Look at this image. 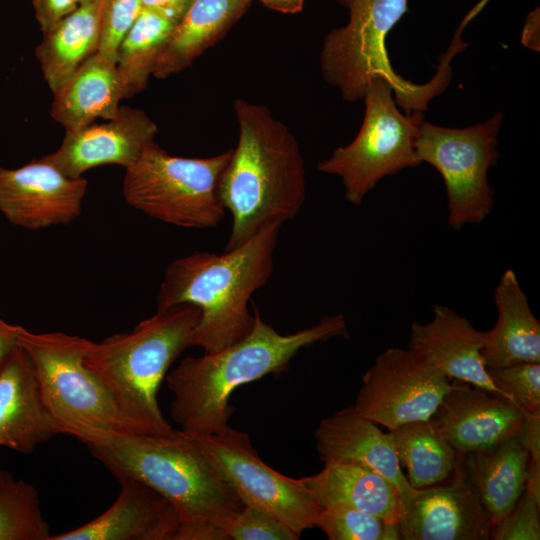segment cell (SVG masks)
I'll list each match as a JSON object with an SVG mask.
<instances>
[{
	"instance_id": "31",
	"label": "cell",
	"mask_w": 540,
	"mask_h": 540,
	"mask_svg": "<svg viewBox=\"0 0 540 540\" xmlns=\"http://www.w3.org/2000/svg\"><path fill=\"white\" fill-rule=\"evenodd\" d=\"M501 394L524 412L540 410V363L486 368Z\"/></svg>"
},
{
	"instance_id": "27",
	"label": "cell",
	"mask_w": 540,
	"mask_h": 540,
	"mask_svg": "<svg viewBox=\"0 0 540 540\" xmlns=\"http://www.w3.org/2000/svg\"><path fill=\"white\" fill-rule=\"evenodd\" d=\"M388 434L413 489L443 482L461 457L429 420L404 423L388 430Z\"/></svg>"
},
{
	"instance_id": "10",
	"label": "cell",
	"mask_w": 540,
	"mask_h": 540,
	"mask_svg": "<svg viewBox=\"0 0 540 540\" xmlns=\"http://www.w3.org/2000/svg\"><path fill=\"white\" fill-rule=\"evenodd\" d=\"M502 111L484 123L466 128L442 127L424 121L416 140L420 163H428L442 176L447 196L448 224L460 230L479 224L494 205L488 170L499 158L497 136Z\"/></svg>"
},
{
	"instance_id": "34",
	"label": "cell",
	"mask_w": 540,
	"mask_h": 540,
	"mask_svg": "<svg viewBox=\"0 0 540 540\" xmlns=\"http://www.w3.org/2000/svg\"><path fill=\"white\" fill-rule=\"evenodd\" d=\"M540 500L524 489L513 509L492 527L490 539L539 540Z\"/></svg>"
},
{
	"instance_id": "36",
	"label": "cell",
	"mask_w": 540,
	"mask_h": 540,
	"mask_svg": "<svg viewBox=\"0 0 540 540\" xmlns=\"http://www.w3.org/2000/svg\"><path fill=\"white\" fill-rule=\"evenodd\" d=\"M515 438L528 452L531 460L540 462V410L524 412L521 427Z\"/></svg>"
},
{
	"instance_id": "21",
	"label": "cell",
	"mask_w": 540,
	"mask_h": 540,
	"mask_svg": "<svg viewBox=\"0 0 540 540\" xmlns=\"http://www.w3.org/2000/svg\"><path fill=\"white\" fill-rule=\"evenodd\" d=\"M301 481L320 509H354L397 522L400 498L396 488L372 468L351 461L324 463Z\"/></svg>"
},
{
	"instance_id": "18",
	"label": "cell",
	"mask_w": 540,
	"mask_h": 540,
	"mask_svg": "<svg viewBox=\"0 0 540 540\" xmlns=\"http://www.w3.org/2000/svg\"><path fill=\"white\" fill-rule=\"evenodd\" d=\"M118 481L121 491L109 509L50 540H175L180 521L173 506L140 481Z\"/></svg>"
},
{
	"instance_id": "8",
	"label": "cell",
	"mask_w": 540,
	"mask_h": 540,
	"mask_svg": "<svg viewBox=\"0 0 540 540\" xmlns=\"http://www.w3.org/2000/svg\"><path fill=\"white\" fill-rule=\"evenodd\" d=\"M232 148L206 158L169 155L155 141L125 169L122 192L133 208L184 228L218 226L225 217L218 186Z\"/></svg>"
},
{
	"instance_id": "32",
	"label": "cell",
	"mask_w": 540,
	"mask_h": 540,
	"mask_svg": "<svg viewBox=\"0 0 540 540\" xmlns=\"http://www.w3.org/2000/svg\"><path fill=\"white\" fill-rule=\"evenodd\" d=\"M141 11L140 0H105L96 53L116 64L118 48Z\"/></svg>"
},
{
	"instance_id": "16",
	"label": "cell",
	"mask_w": 540,
	"mask_h": 540,
	"mask_svg": "<svg viewBox=\"0 0 540 540\" xmlns=\"http://www.w3.org/2000/svg\"><path fill=\"white\" fill-rule=\"evenodd\" d=\"M157 131V125L143 110L124 106L115 118L104 123L66 131L60 147L41 158L71 178L107 164L127 169L154 142Z\"/></svg>"
},
{
	"instance_id": "6",
	"label": "cell",
	"mask_w": 540,
	"mask_h": 540,
	"mask_svg": "<svg viewBox=\"0 0 540 540\" xmlns=\"http://www.w3.org/2000/svg\"><path fill=\"white\" fill-rule=\"evenodd\" d=\"M349 10L348 23L324 38L320 65L324 79L348 102L362 100L369 84L378 78L392 87L394 99L405 114L425 112L451 78L449 67L457 50L450 47L438 73L425 84H415L392 67L386 37L408 11V0H338Z\"/></svg>"
},
{
	"instance_id": "25",
	"label": "cell",
	"mask_w": 540,
	"mask_h": 540,
	"mask_svg": "<svg viewBox=\"0 0 540 540\" xmlns=\"http://www.w3.org/2000/svg\"><path fill=\"white\" fill-rule=\"evenodd\" d=\"M252 0H192L164 44L152 76L167 78L188 67L246 12Z\"/></svg>"
},
{
	"instance_id": "3",
	"label": "cell",
	"mask_w": 540,
	"mask_h": 540,
	"mask_svg": "<svg viewBox=\"0 0 540 540\" xmlns=\"http://www.w3.org/2000/svg\"><path fill=\"white\" fill-rule=\"evenodd\" d=\"M117 479L140 481L176 510L175 540H228L227 529L243 508L211 466L194 436L123 434L87 446Z\"/></svg>"
},
{
	"instance_id": "15",
	"label": "cell",
	"mask_w": 540,
	"mask_h": 540,
	"mask_svg": "<svg viewBox=\"0 0 540 540\" xmlns=\"http://www.w3.org/2000/svg\"><path fill=\"white\" fill-rule=\"evenodd\" d=\"M523 418L524 411L506 398L456 380L429 421L463 456L515 437Z\"/></svg>"
},
{
	"instance_id": "17",
	"label": "cell",
	"mask_w": 540,
	"mask_h": 540,
	"mask_svg": "<svg viewBox=\"0 0 540 540\" xmlns=\"http://www.w3.org/2000/svg\"><path fill=\"white\" fill-rule=\"evenodd\" d=\"M485 340L486 331L477 330L467 318L451 308L436 305L430 322L411 325L408 348L428 360L448 379L504 397L484 364Z\"/></svg>"
},
{
	"instance_id": "24",
	"label": "cell",
	"mask_w": 540,
	"mask_h": 540,
	"mask_svg": "<svg viewBox=\"0 0 540 540\" xmlns=\"http://www.w3.org/2000/svg\"><path fill=\"white\" fill-rule=\"evenodd\" d=\"M528 452L515 437L462 456L464 473L492 525L516 505L526 482Z\"/></svg>"
},
{
	"instance_id": "29",
	"label": "cell",
	"mask_w": 540,
	"mask_h": 540,
	"mask_svg": "<svg viewBox=\"0 0 540 540\" xmlns=\"http://www.w3.org/2000/svg\"><path fill=\"white\" fill-rule=\"evenodd\" d=\"M51 536L36 488L0 470V540H50Z\"/></svg>"
},
{
	"instance_id": "40",
	"label": "cell",
	"mask_w": 540,
	"mask_h": 540,
	"mask_svg": "<svg viewBox=\"0 0 540 540\" xmlns=\"http://www.w3.org/2000/svg\"><path fill=\"white\" fill-rule=\"evenodd\" d=\"M266 7L285 14H295L303 9L304 0H258Z\"/></svg>"
},
{
	"instance_id": "41",
	"label": "cell",
	"mask_w": 540,
	"mask_h": 540,
	"mask_svg": "<svg viewBox=\"0 0 540 540\" xmlns=\"http://www.w3.org/2000/svg\"><path fill=\"white\" fill-rule=\"evenodd\" d=\"M540 500V462H535L529 458L525 488Z\"/></svg>"
},
{
	"instance_id": "14",
	"label": "cell",
	"mask_w": 540,
	"mask_h": 540,
	"mask_svg": "<svg viewBox=\"0 0 540 540\" xmlns=\"http://www.w3.org/2000/svg\"><path fill=\"white\" fill-rule=\"evenodd\" d=\"M87 180L64 175L42 158L8 169L0 166V213L30 230L68 224L82 211Z\"/></svg>"
},
{
	"instance_id": "28",
	"label": "cell",
	"mask_w": 540,
	"mask_h": 540,
	"mask_svg": "<svg viewBox=\"0 0 540 540\" xmlns=\"http://www.w3.org/2000/svg\"><path fill=\"white\" fill-rule=\"evenodd\" d=\"M177 22L142 9L122 40L116 60L122 98H130L147 86L157 58Z\"/></svg>"
},
{
	"instance_id": "35",
	"label": "cell",
	"mask_w": 540,
	"mask_h": 540,
	"mask_svg": "<svg viewBox=\"0 0 540 540\" xmlns=\"http://www.w3.org/2000/svg\"><path fill=\"white\" fill-rule=\"evenodd\" d=\"M83 0H33L35 16L43 33L76 10Z\"/></svg>"
},
{
	"instance_id": "5",
	"label": "cell",
	"mask_w": 540,
	"mask_h": 540,
	"mask_svg": "<svg viewBox=\"0 0 540 540\" xmlns=\"http://www.w3.org/2000/svg\"><path fill=\"white\" fill-rule=\"evenodd\" d=\"M200 309L178 304L142 320L132 332L91 341L85 364L98 377L121 413L141 434L172 436L158 392L172 363L189 347Z\"/></svg>"
},
{
	"instance_id": "26",
	"label": "cell",
	"mask_w": 540,
	"mask_h": 540,
	"mask_svg": "<svg viewBox=\"0 0 540 540\" xmlns=\"http://www.w3.org/2000/svg\"><path fill=\"white\" fill-rule=\"evenodd\" d=\"M104 1L83 0L76 10L43 33L35 56L52 92L97 52Z\"/></svg>"
},
{
	"instance_id": "1",
	"label": "cell",
	"mask_w": 540,
	"mask_h": 540,
	"mask_svg": "<svg viewBox=\"0 0 540 540\" xmlns=\"http://www.w3.org/2000/svg\"><path fill=\"white\" fill-rule=\"evenodd\" d=\"M250 332L214 352L183 358L166 377L173 394L170 416L190 436L225 429L233 415L230 396L236 388L286 370L297 353L317 342L349 338L343 314L324 316L308 328L281 334L266 323L254 306Z\"/></svg>"
},
{
	"instance_id": "37",
	"label": "cell",
	"mask_w": 540,
	"mask_h": 540,
	"mask_svg": "<svg viewBox=\"0 0 540 540\" xmlns=\"http://www.w3.org/2000/svg\"><path fill=\"white\" fill-rule=\"evenodd\" d=\"M142 9L158 12L178 22L192 0H140Z\"/></svg>"
},
{
	"instance_id": "38",
	"label": "cell",
	"mask_w": 540,
	"mask_h": 540,
	"mask_svg": "<svg viewBox=\"0 0 540 540\" xmlns=\"http://www.w3.org/2000/svg\"><path fill=\"white\" fill-rule=\"evenodd\" d=\"M521 43L534 51L540 50V12L538 7L531 11L526 18Z\"/></svg>"
},
{
	"instance_id": "23",
	"label": "cell",
	"mask_w": 540,
	"mask_h": 540,
	"mask_svg": "<svg viewBox=\"0 0 540 540\" xmlns=\"http://www.w3.org/2000/svg\"><path fill=\"white\" fill-rule=\"evenodd\" d=\"M121 99L116 64L94 53L53 92L51 117L66 131L76 130L97 118H115Z\"/></svg>"
},
{
	"instance_id": "19",
	"label": "cell",
	"mask_w": 540,
	"mask_h": 540,
	"mask_svg": "<svg viewBox=\"0 0 540 540\" xmlns=\"http://www.w3.org/2000/svg\"><path fill=\"white\" fill-rule=\"evenodd\" d=\"M316 450L323 463L351 461L368 466L396 488L400 502L414 489L402 472L390 435L347 406L323 418L315 430Z\"/></svg>"
},
{
	"instance_id": "13",
	"label": "cell",
	"mask_w": 540,
	"mask_h": 540,
	"mask_svg": "<svg viewBox=\"0 0 540 540\" xmlns=\"http://www.w3.org/2000/svg\"><path fill=\"white\" fill-rule=\"evenodd\" d=\"M444 485L414 489L400 502L398 528L402 540H488L492 523L470 485L462 456Z\"/></svg>"
},
{
	"instance_id": "4",
	"label": "cell",
	"mask_w": 540,
	"mask_h": 540,
	"mask_svg": "<svg viewBox=\"0 0 540 540\" xmlns=\"http://www.w3.org/2000/svg\"><path fill=\"white\" fill-rule=\"evenodd\" d=\"M281 226L272 224L222 254L194 252L167 266L157 295V310L185 303L200 309L189 347L214 352L250 332L254 315L248 302L273 273Z\"/></svg>"
},
{
	"instance_id": "20",
	"label": "cell",
	"mask_w": 540,
	"mask_h": 540,
	"mask_svg": "<svg viewBox=\"0 0 540 540\" xmlns=\"http://www.w3.org/2000/svg\"><path fill=\"white\" fill-rule=\"evenodd\" d=\"M58 434L33 365L18 345L0 368V446L29 454Z\"/></svg>"
},
{
	"instance_id": "39",
	"label": "cell",
	"mask_w": 540,
	"mask_h": 540,
	"mask_svg": "<svg viewBox=\"0 0 540 540\" xmlns=\"http://www.w3.org/2000/svg\"><path fill=\"white\" fill-rule=\"evenodd\" d=\"M17 346L14 325L0 319V368Z\"/></svg>"
},
{
	"instance_id": "30",
	"label": "cell",
	"mask_w": 540,
	"mask_h": 540,
	"mask_svg": "<svg viewBox=\"0 0 540 540\" xmlns=\"http://www.w3.org/2000/svg\"><path fill=\"white\" fill-rule=\"evenodd\" d=\"M316 527L330 540H399L397 522L346 508L320 509Z\"/></svg>"
},
{
	"instance_id": "33",
	"label": "cell",
	"mask_w": 540,
	"mask_h": 540,
	"mask_svg": "<svg viewBox=\"0 0 540 540\" xmlns=\"http://www.w3.org/2000/svg\"><path fill=\"white\" fill-rule=\"evenodd\" d=\"M228 540H297L300 535L273 515L244 505L227 529Z\"/></svg>"
},
{
	"instance_id": "22",
	"label": "cell",
	"mask_w": 540,
	"mask_h": 540,
	"mask_svg": "<svg viewBox=\"0 0 540 540\" xmlns=\"http://www.w3.org/2000/svg\"><path fill=\"white\" fill-rule=\"evenodd\" d=\"M497 321L486 331L482 358L486 368L540 363V323L515 272L506 270L494 291Z\"/></svg>"
},
{
	"instance_id": "2",
	"label": "cell",
	"mask_w": 540,
	"mask_h": 540,
	"mask_svg": "<svg viewBox=\"0 0 540 540\" xmlns=\"http://www.w3.org/2000/svg\"><path fill=\"white\" fill-rule=\"evenodd\" d=\"M233 109L239 136L218 186L232 215L225 251L293 219L306 199L304 159L291 130L266 106L238 98Z\"/></svg>"
},
{
	"instance_id": "11",
	"label": "cell",
	"mask_w": 540,
	"mask_h": 540,
	"mask_svg": "<svg viewBox=\"0 0 540 540\" xmlns=\"http://www.w3.org/2000/svg\"><path fill=\"white\" fill-rule=\"evenodd\" d=\"M195 438L208 462L244 505L273 515L300 536L316 527L320 508L301 478L287 477L267 465L246 433L227 426Z\"/></svg>"
},
{
	"instance_id": "7",
	"label": "cell",
	"mask_w": 540,
	"mask_h": 540,
	"mask_svg": "<svg viewBox=\"0 0 540 540\" xmlns=\"http://www.w3.org/2000/svg\"><path fill=\"white\" fill-rule=\"evenodd\" d=\"M17 344L29 357L44 404L62 430L84 444L141 434L121 413L85 364L91 341L63 332L34 333L14 325Z\"/></svg>"
},
{
	"instance_id": "9",
	"label": "cell",
	"mask_w": 540,
	"mask_h": 540,
	"mask_svg": "<svg viewBox=\"0 0 540 540\" xmlns=\"http://www.w3.org/2000/svg\"><path fill=\"white\" fill-rule=\"evenodd\" d=\"M362 100L365 113L354 140L317 164L320 172L340 178L345 199L355 206L383 178L421 164L416 140L425 121L424 112L402 113L391 85L382 78L369 84Z\"/></svg>"
},
{
	"instance_id": "12",
	"label": "cell",
	"mask_w": 540,
	"mask_h": 540,
	"mask_svg": "<svg viewBox=\"0 0 540 540\" xmlns=\"http://www.w3.org/2000/svg\"><path fill=\"white\" fill-rule=\"evenodd\" d=\"M452 383L411 349L389 348L362 378L355 409L388 430L429 420Z\"/></svg>"
}]
</instances>
